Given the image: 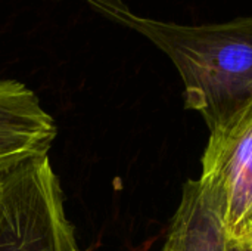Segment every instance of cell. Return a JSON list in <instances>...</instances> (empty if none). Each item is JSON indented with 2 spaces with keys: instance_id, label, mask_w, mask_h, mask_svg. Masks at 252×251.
<instances>
[{
  "instance_id": "obj_6",
  "label": "cell",
  "mask_w": 252,
  "mask_h": 251,
  "mask_svg": "<svg viewBox=\"0 0 252 251\" xmlns=\"http://www.w3.org/2000/svg\"><path fill=\"white\" fill-rule=\"evenodd\" d=\"M89 4H92L94 9H97V7H100V6H103V4H106V3H112V1H118V0H86Z\"/></svg>"
},
{
  "instance_id": "obj_7",
  "label": "cell",
  "mask_w": 252,
  "mask_h": 251,
  "mask_svg": "<svg viewBox=\"0 0 252 251\" xmlns=\"http://www.w3.org/2000/svg\"><path fill=\"white\" fill-rule=\"evenodd\" d=\"M6 169H7V167H6ZM3 170H4V169H0V175H1V172H3Z\"/></svg>"
},
{
  "instance_id": "obj_3",
  "label": "cell",
  "mask_w": 252,
  "mask_h": 251,
  "mask_svg": "<svg viewBox=\"0 0 252 251\" xmlns=\"http://www.w3.org/2000/svg\"><path fill=\"white\" fill-rule=\"evenodd\" d=\"M199 188L227 244L252 251V102L210 132Z\"/></svg>"
},
{
  "instance_id": "obj_2",
  "label": "cell",
  "mask_w": 252,
  "mask_h": 251,
  "mask_svg": "<svg viewBox=\"0 0 252 251\" xmlns=\"http://www.w3.org/2000/svg\"><path fill=\"white\" fill-rule=\"evenodd\" d=\"M0 251H80L49 152L0 175Z\"/></svg>"
},
{
  "instance_id": "obj_4",
  "label": "cell",
  "mask_w": 252,
  "mask_h": 251,
  "mask_svg": "<svg viewBox=\"0 0 252 251\" xmlns=\"http://www.w3.org/2000/svg\"><path fill=\"white\" fill-rule=\"evenodd\" d=\"M161 251H232L198 180L185 183Z\"/></svg>"
},
{
  "instance_id": "obj_1",
  "label": "cell",
  "mask_w": 252,
  "mask_h": 251,
  "mask_svg": "<svg viewBox=\"0 0 252 251\" xmlns=\"http://www.w3.org/2000/svg\"><path fill=\"white\" fill-rule=\"evenodd\" d=\"M97 12L140 33L171 59L183 81L185 107L210 132L252 102V16L182 25L139 16L123 0Z\"/></svg>"
},
{
  "instance_id": "obj_8",
  "label": "cell",
  "mask_w": 252,
  "mask_h": 251,
  "mask_svg": "<svg viewBox=\"0 0 252 251\" xmlns=\"http://www.w3.org/2000/svg\"><path fill=\"white\" fill-rule=\"evenodd\" d=\"M232 251H238V250H235V249H232Z\"/></svg>"
},
{
  "instance_id": "obj_5",
  "label": "cell",
  "mask_w": 252,
  "mask_h": 251,
  "mask_svg": "<svg viewBox=\"0 0 252 251\" xmlns=\"http://www.w3.org/2000/svg\"><path fill=\"white\" fill-rule=\"evenodd\" d=\"M56 135L53 118L43 121L0 120V169L49 152Z\"/></svg>"
}]
</instances>
